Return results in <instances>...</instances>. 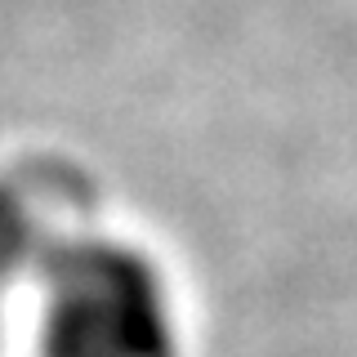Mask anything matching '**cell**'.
I'll return each instance as SVG.
<instances>
[{
  "label": "cell",
  "mask_w": 357,
  "mask_h": 357,
  "mask_svg": "<svg viewBox=\"0 0 357 357\" xmlns=\"http://www.w3.org/2000/svg\"><path fill=\"white\" fill-rule=\"evenodd\" d=\"M50 357H170V304L143 255L76 241L54 259L45 308Z\"/></svg>",
  "instance_id": "cell-1"
}]
</instances>
